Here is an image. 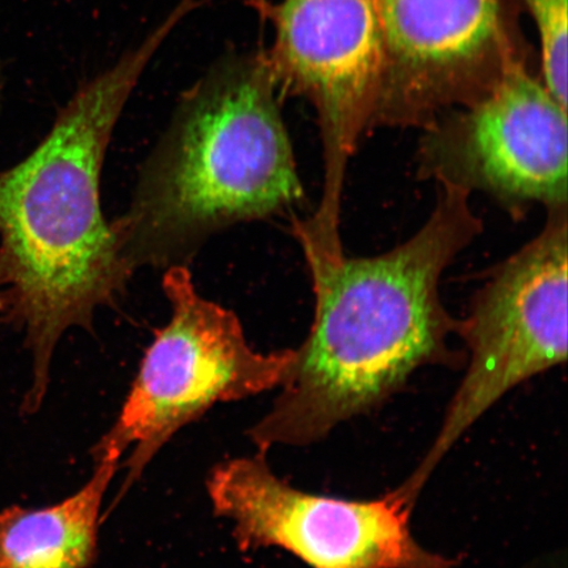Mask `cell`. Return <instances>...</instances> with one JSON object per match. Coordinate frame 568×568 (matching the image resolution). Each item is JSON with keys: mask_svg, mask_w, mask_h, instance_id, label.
<instances>
[{"mask_svg": "<svg viewBox=\"0 0 568 568\" xmlns=\"http://www.w3.org/2000/svg\"><path fill=\"white\" fill-rule=\"evenodd\" d=\"M437 186L429 219L393 251L304 255L314 323L272 409L247 432L258 452L322 442L341 423L378 408L417 368L456 364L447 341L458 320L446 311L439 283L483 223L470 193Z\"/></svg>", "mask_w": 568, "mask_h": 568, "instance_id": "6da1fadb", "label": "cell"}, {"mask_svg": "<svg viewBox=\"0 0 568 568\" xmlns=\"http://www.w3.org/2000/svg\"><path fill=\"white\" fill-rule=\"evenodd\" d=\"M535 21L541 44L542 83L567 110V3L568 0H524Z\"/></svg>", "mask_w": 568, "mask_h": 568, "instance_id": "8fae6325", "label": "cell"}, {"mask_svg": "<svg viewBox=\"0 0 568 568\" xmlns=\"http://www.w3.org/2000/svg\"><path fill=\"white\" fill-rule=\"evenodd\" d=\"M385 73L375 126L435 124L453 104L470 105L494 88L508 54L500 0H376Z\"/></svg>", "mask_w": 568, "mask_h": 568, "instance_id": "9c48e42d", "label": "cell"}, {"mask_svg": "<svg viewBox=\"0 0 568 568\" xmlns=\"http://www.w3.org/2000/svg\"><path fill=\"white\" fill-rule=\"evenodd\" d=\"M207 493L213 514L232 523L243 552L280 548L311 568H456L410 531V504L397 489L372 500L302 491L276 477L266 454L222 462Z\"/></svg>", "mask_w": 568, "mask_h": 568, "instance_id": "52a82bcc", "label": "cell"}, {"mask_svg": "<svg viewBox=\"0 0 568 568\" xmlns=\"http://www.w3.org/2000/svg\"><path fill=\"white\" fill-rule=\"evenodd\" d=\"M162 286L172 317L155 331L115 423L91 449L94 460L128 453L119 500L178 432L216 404L281 388L295 357V349L254 351L237 315L199 295L186 266L166 268Z\"/></svg>", "mask_w": 568, "mask_h": 568, "instance_id": "277c9868", "label": "cell"}, {"mask_svg": "<svg viewBox=\"0 0 568 568\" xmlns=\"http://www.w3.org/2000/svg\"><path fill=\"white\" fill-rule=\"evenodd\" d=\"M91 478L51 507L0 513V568H90L98 558L106 491L122 459L94 460Z\"/></svg>", "mask_w": 568, "mask_h": 568, "instance_id": "30bf717a", "label": "cell"}, {"mask_svg": "<svg viewBox=\"0 0 568 568\" xmlns=\"http://www.w3.org/2000/svg\"><path fill=\"white\" fill-rule=\"evenodd\" d=\"M567 207L548 210L536 239L503 262L474 296L457 335L467 368L442 429L399 491L412 503L458 439L510 389L567 359Z\"/></svg>", "mask_w": 568, "mask_h": 568, "instance_id": "5b68a950", "label": "cell"}, {"mask_svg": "<svg viewBox=\"0 0 568 568\" xmlns=\"http://www.w3.org/2000/svg\"><path fill=\"white\" fill-rule=\"evenodd\" d=\"M274 27L265 57L280 95L307 99L322 134L324 189L310 224L326 236L339 232L349 161L373 130L385 73V45L376 0L258 2Z\"/></svg>", "mask_w": 568, "mask_h": 568, "instance_id": "8992f818", "label": "cell"}, {"mask_svg": "<svg viewBox=\"0 0 568 568\" xmlns=\"http://www.w3.org/2000/svg\"><path fill=\"white\" fill-rule=\"evenodd\" d=\"M190 12L181 0L139 47L75 92L28 158L0 172L6 316L24 331L32 357L26 415L44 403L61 337L75 326L91 331L95 312L115 303L133 274L103 215V163L128 99Z\"/></svg>", "mask_w": 568, "mask_h": 568, "instance_id": "7a4b0ae2", "label": "cell"}, {"mask_svg": "<svg viewBox=\"0 0 568 568\" xmlns=\"http://www.w3.org/2000/svg\"><path fill=\"white\" fill-rule=\"evenodd\" d=\"M7 310H9V302H7L2 270H0V317L6 316Z\"/></svg>", "mask_w": 568, "mask_h": 568, "instance_id": "7c38bea8", "label": "cell"}, {"mask_svg": "<svg viewBox=\"0 0 568 568\" xmlns=\"http://www.w3.org/2000/svg\"><path fill=\"white\" fill-rule=\"evenodd\" d=\"M278 95L264 54L241 52L183 92L130 207L110 223L132 273L184 266L213 234L302 201Z\"/></svg>", "mask_w": 568, "mask_h": 568, "instance_id": "3957f363", "label": "cell"}, {"mask_svg": "<svg viewBox=\"0 0 568 568\" xmlns=\"http://www.w3.org/2000/svg\"><path fill=\"white\" fill-rule=\"evenodd\" d=\"M425 131L424 180L481 191L515 215L535 203L567 207V110L513 55L486 95Z\"/></svg>", "mask_w": 568, "mask_h": 568, "instance_id": "ba28073f", "label": "cell"}]
</instances>
